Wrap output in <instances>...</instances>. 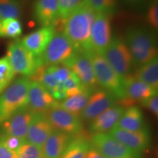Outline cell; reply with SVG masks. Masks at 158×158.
I'll list each match as a JSON object with an SVG mask.
<instances>
[{"label":"cell","mask_w":158,"mask_h":158,"mask_svg":"<svg viewBox=\"0 0 158 158\" xmlns=\"http://www.w3.org/2000/svg\"><path fill=\"white\" fill-rule=\"evenodd\" d=\"M56 102L49 91L40 83L31 81L26 106L30 111L35 114H45Z\"/></svg>","instance_id":"obj_12"},{"label":"cell","mask_w":158,"mask_h":158,"mask_svg":"<svg viewBox=\"0 0 158 158\" xmlns=\"http://www.w3.org/2000/svg\"><path fill=\"white\" fill-rule=\"evenodd\" d=\"M138 80L145 83L152 87L158 88V58L140 66V68L134 76Z\"/></svg>","instance_id":"obj_24"},{"label":"cell","mask_w":158,"mask_h":158,"mask_svg":"<svg viewBox=\"0 0 158 158\" xmlns=\"http://www.w3.org/2000/svg\"><path fill=\"white\" fill-rule=\"evenodd\" d=\"M97 13L111 15L116 9V0H83Z\"/></svg>","instance_id":"obj_29"},{"label":"cell","mask_w":158,"mask_h":158,"mask_svg":"<svg viewBox=\"0 0 158 158\" xmlns=\"http://www.w3.org/2000/svg\"><path fill=\"white\" fill-rule=\"evenodd\" d=\"M89 142L106 158H141V153L129 149L108 133L92 134Z\"/></svg>","instance_id":"obj_8"},{"label":"cell","mask_w":158,"mask_h":158,"mask_svg":"<svg viewBox=\"0 0 158 158\" xmlns=\"http://www.w3.org/2000/svg\"><path fill=\"white\" fill-rule=\"evenodd\" d=\"M124 84V103L130 104L133 102H143L155 94H157V89H155L135 76H128L122 79Z\"/></svg>","instance_id":"obj_16"},{"label":"cell","mask_w":158,"mask_h":158,"mask_svg":"<svg viewBox=\"0 0 158 158\" xmlns=\"http://www.w3.org/2000/svg\"><path fill=\"white\" fill-rule=\"evenodd\" d=\"M74 137L54 130L41 148L43 158H60Z\"/></svg>","instance_id":"obj_20"},{"label":"cell","mask_w":158,"mask_h":158,"mask_svg":"<svg viewBox=\"0 0 158 158\" xmlns=\"http://www.w3.org/2000/svg\"><path fill=\"white\" fill-rule=\"evenodd\" d=\"M7 58L15 73L31 76L41 66L38 58L33 56L22 45L20 40L13 41L7 48Z\"/></svg>","instance_id":"obj_7"},{"label":"cell","mask_w":158,"mask_h":158,"mask_svg":"<svg viewBox=\"0 0 158 158\" xmlns=\"http://www.w3.org/2000/svg\"><path fill=\"white\" fill-rule=\"evenodd\" d=\"M21 23L18 19H7L0 21V37L17 38L22 34Z\"/></svg>","instance_id":"obj_26"},{"label":"cell","mask_w":158,"mask_h":158,"mask_svg":"<svg viewBox=\"0 0 158 158\" xmlns=\"http://www.w3.org/2000/svg\"><path fill=\"white\" fill-rule=\"evenodd\" d=\"M63 87H64V92H66L67 90L71 89L78 87V86H83L81 83L79 79L77 78V76L74 73L68 79H67L64 82L62 83ZM65 95V94H64Z\"/></svg>","instance_id":"obj_36"},{"label":"cell","mask_w":158,"mask_h":158,"mask_svg":"<svg viewBox=\"0 0 158 158\" xmlns=\"http://www.w3.org/2000/svg\"><path fill=\"white\" fill-rule=\"evenodd\" d=\"M147 21L153 29L158 28V3L157 0H153L150 5L147 13Z\"/></svg>","instance_id":"obj_34"},{"label":"cell","mask_w":158,"mask_h":158,"mask_svg":"<svg viewBox=\"0 0 158 158\" xmlns=\"http://www.w3.org/2000/svg\"><path fill=\"white\" fill-rule=\"evenodd\" d=\"M34 15L42 27L53 26L59 19V0H37Z\"/></svg>","instance_id":"obj_21"},{"label":"cell","mask_w":158,"mask_h":158,"mask_svg":"<svg viewBox=\"0 0 158 158\" xmlns=\"http://www.w3.org/2000/svg\"><path fill=\"white\" fill-rule=\"evenodd\" d=\"M129 149L141 153L149 149L151 137L148 128L138 131H130L114 127L108 133Z\"/></svg>","instance_id":"obj_14"},{"label":"cell","mask_w":158,"mask_h":158,"mask_svg":"<svg viewBox=\"0 0 158 158\" xmlns=\"http://www.w3.org/2000/svg\"><path fill=\"white\" fill-rule=\"evenodd\" d=\"M124 42L136 65L141 66L157 57V39L149 29L140 27L130 28Z\"/></svg>","instance_id":"obj_2"},{"label":"cell","mask_w":158,"mask_h":158,"mask_svg":"<svg viewBox=\"0 0 158 158\" xmlns=\"http://www.w3.org/2000/svg\"><path fill=\"white\" fill-rule=\"evenodd\" d=\"M97 13L81 1L64 21L63 33L76 51L90 52L91 31Z\"/></svg>","instance_id":"obj_1"},{"label":"cell","mask_w":158,"mask_h":158,"mask_svg":"<svg viewBox=\"0 0 158 158\" xmlns=\"http://www.w3.org/2000/svg\"><path fill=\"white\" fill-rule=\"evenodd\" d=\"M63 66L70 69L85 87L93 88L97 83L89 52L76 51Z\"/></svg>","instance_id":"obj_10"},{"label":"cell","mask_w":158,"mask_h":158,"mask_svg":"<svg viewBox=\"0 0 158 158\" xmlns=\"http://www.w3.org/2000/svg\"><path fill=\"white\" fill-rule=\"evenodd\" d=\"M30 82L25 77L18 78L0 94V124L27 106Z\"/></svg>","instance_id":"obj_3"},{"label":"cell","mask_w":158,"mask_h":158,"mask_svg":"<svg viewBox=\"0 0 158 158\" xmlns=\"http://www.w3.org/2000/svg\"><path fill=\"white\" fill-rule=\"evenodd\" d=\"M97 83L104 89L109 92L116 100L124 99V84L122 78L112 68L102 55L95 52H89Z\"/></svg>","instance_id":"obj_4"},{"label":"cell","mask_w":158,"mask_h":158,"mask_svg":"<svg viewBox=\"0 0 158 158\" xmlns=\"http://www.w3.org/2000/svg\"><path fill=\"white\" fill-rule=\"evenodd\" d=\"M124 1L132 6H138L146 2V0H124Z\"/></svg>","instance_id":"obj_39"},{"label":"cell","mask_w":158,"mask_h":158,"mask_svg":"<svg viewBox=\"0 0 158 158\" xmlns=\"http://www.w3.org/2000/svg\"><path fill=\"white\" fill-rule=\"evenodd\" d=\"M55 129L45 114H35L29 125L26 141L40 148Z\"/></svg>","instance_id":"obj_18"},{"label":"cell","mask_w":158,"mask_h":158,"mask_svg":"<svg viewBox=\"0 0 158 158\" xmlns=\"http://www.w3.org/2000/svg\"><path fill=\"white\" fill-rule=\"evenodd\" d=\"M21 12L19 0H0V21L7 19H17Z\"/></svg>","instance_id":"obj_27"},{"label":"cell","mask_w":158,"mask_h":158,"mask_svg":"<svg viewBox=\"0 0 158 158\" xmlns=\"http://www.w3.org/2000/svg\"><path fill=\"white\" fill-rule=\"evenodd\" d=\"M47 68L50 71L51 73L54 76V78H56V80L59 84L64 82L67 79H68L73 74V73L70 69L64 66L51 65V66H48Z\"/></svg>","instance_id":"obj_32"},{"label":"cell","mask_w":158,"mask_h":158,"mask_svg":"<svg viewBox=\"0 0 158 158\" xmlns=\"http://www.w3.org/2000/svg\"><path fill=\"white\" fill-rule=\"evenodd\" d=\"M0 158H17V154L7 149L0 141Z\"/></svg>","instance_id":"obj_37"},{"label":"cell","mask_w":158,"mask_h":158,"mask_svg":"<svg viewBox=\"0 0 158 158\" xmlns=\"http://www.w3.org/2000/svg\"><path fill=\"white\" fill-rule=\"evenodd\" d=\"M110 15L103 13H97L92 31L89 46L90 52L102 55L111 41Z\"/></svg>","instance_id":"obj_11"},{"label":"cell","mask_w":158,"mask_h":158,"mask_svg":"<svg viewBox=\"0 0 158 158\" xmlns=\"http://www.w3.org/2000/svg\"><path fill=\"white\" fill-rule=\"evenodd\" d=\"M76 52L74 45L63 32L56 33L40 56L38 57L41 66L64 64Z\"/></svg>","instance_id":"obj_6"},{"label":"cell","mask_w":158,"mask_h":158,"mask_svg":"<svg viewBox=\"0 0 158 158\" xmlns=\"http://www.w3.org/2000/svg\"><path fill=\"white\" fill-rule=\"evenodd\" d=\"M55 34L54 26L43 27L42 28L26 35L21 42L33 56L38 58L42 55Z\"/></svg>","instance_id":"obj_17"},{"label":"cell","mask_w":158,"mask_h":158,"mask_svg":"<svg viewBox=\"0 0 158 158\" xmlns=\"http://www.w3.org/2000/svg\"><path fill=\"white\" fill-rule=\"evenodd\" d=\"M116 101L115 97L104 89L93 92L81 114V119L92 122L108 108L115 106Z\"/></svg>","instance_id":"obj_13"},{"label":"cell","mask_w":158,"mask_h":158,"mask_svg":"<svg viewBox=\"0 0 158 158\" xmlns=\"http://www.w3.org/2000/svg\"><path fill=\"white\" fill-rule=\"evenodd\" d=\"M82 0H59V19L65 21Z\"/></svg>","instance_id":"obj_31"},{"label":"cell","mask_w":158,"mask_h":158,"mask_svg":"<svg viewBox=\"0 0 158 158\" xmlns=\"http://www.w3.org/2000/svg\"><path fill=\"white\" fill-rule=\"evenodd\" d=\"M89 146V141L84 136H75L60 158H85Z\"/></svg>","instance_id":"obj_25"},{"label":"cell","mask_w":158,"mask_h":158,"mask_svg":"<svg viewBox=\"0 0 158 158\" xmlns=\"http://www.w3.org/2000/svg\"><path fill=\"white\" fill-rule=\"evenodd\" d=\"M0 141L7 149L16 152L19 148L21 147V145L26 141V140L15 137V136L0 134Z\"/></svg>","instance_id":"obj_33"},{"label":"cell","mask_w":158,"mask_h":158,"mask_svg":"<svg viewBox=\"0 0 158 158\" xmlns=\"http://www.w3.org/2000/svg\"><path fill=\"white\" fill-rule=\"evenodd\" d=\"M85 158H106V157H105L98 149H95L93 146L91 145L90 143L89 147L87 152H86V157Z\"/></svg>","instance_id":"obj_38"},{"label":"cell","mask_w":158,"mask_h":158,"mask_svg":"<svg viewBox=\"0 0 158 158\" xmlns=\"http://www.w3.org/2000/svg\"><path fill=\"white\" fill-rule=\"evenodd\" d=\"M35 114L27 107L21 108L0 124L2 135L15 136L25 139Z\"/></svg>","instance_id":"obj_15"},{"label":"cell","mask_w":158,"mask_h":158,"mask_svg":"<svg viewBox=\"0 0 158 158\" xmlns=\"http://www.w3.org/2000/svg\"><path fill=\"white\" fill-rule=\"evenodd\" d=\"M125 108L122 106H114L91 122L89 130L92 134L109 133L116 127Z\"/></svg>","instance_id":"obj_19"},{"label":"cell","mask_w":158,"mask_h":158,"mask_svg":"<svg viewBox=\"0 0 158 158\" xmlns=\"http://www.w3.org/2000/svg\"><path fill=\"white\" fill-rule=\"evenodd\" d=\"M102 56L122 79L131 75L135 65L125 43L117 37L112 38Z\"/></svg>","instance_id":"obj_5"},{"label":"cell","mask_w":158,"mask_h":158,"mask_svg":"<svg viewBox=\"0 0 158 158\" xmlns=\"http://www.w3.org/2000/svg\"><path fill=\"white\" fill-rule=\"evenodd\" d=\"M55 130L73 136L78 135L83 130V123L79 116L61 108L58 102L45 114Z\"/></svg>","instance_id":"obj_9"},{"label":"cell","mask_w":158,"mask_h":158,"mask_svg":"<svg viewBox=\"0 0 158 158\" xmlns=\"http://www.w3.org/2000/svg\"><path fill=\"white\" fill-rule=\"evenodd\" d=\"M92 92L93 88L86 87L80 93L64 99L62 101L58 102V105L61 108L80 117Z\"/></svg>","instance_id":"obj_23"},{"label":"cell","mask_w":158,"mask_h":158,"mask_svg":"<svg viewBox=\"0 0 158 158\" xmlns=\"http://www.w3.org/2000/svg\"><path fill=\"white\" fill-rule=\"evenodd\" d=\"M14 76L15 72L7 57L0 59V94L11 84Z\"/></svg>","instance_id":"obj_28"},{"label":"cell","mask_w":158,"mask_h":158,"mask_svg":"<svg viewBox=\"0 0 158 158\" xmlns=\"http://www.w3.org/2000/svg\"><path fill=\"white\" fill-rule=\"evenodd\" d=\"M141 104L144 107H146L148 110L152 113L154 115H158V97L157 94H155L151 98H148L147 100L141 102Z\"/></svg>","instance_id":"obj_35"},{"label":"cell","mask_w":158,"mask_h":158,"mask_svg":"<svg viewBox=\"0 0 158 158\" xmlns=\"http://www.w3.org/2000/svg\"><path fill=\"white\" fill-rule=\"evenodd\" d=\"M17 158H43L42 149L26 141L16 152Z\"/></svg>","instance_id":"obj_30"},{"label":"cell","mask_w":158,"mask_h":158,"mask_svg":"<svg viewBox=\"0 0 158 158\" xmlns=\"http://www.w3.org/2000/svg\"><path fill=\"white\" fill-rule=\"evenodd\" d=\"M115 127L130 131H138L147 128L144 124L142 110L137 106H131L125 109Z\"/></svg>","instance_id":"obj_22"}]
</instances>
